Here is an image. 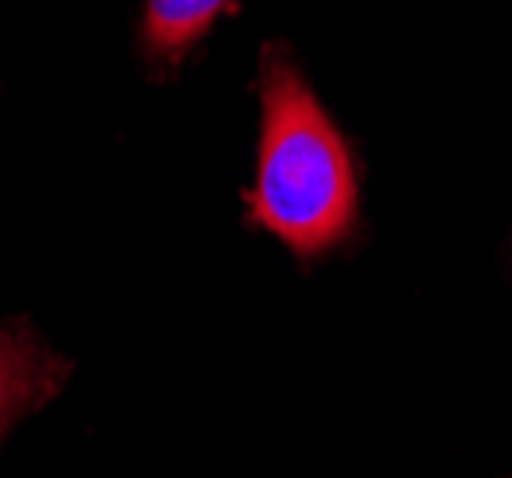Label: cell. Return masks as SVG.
Returning <instances> with one entry per match:
<instances>
[{
    "label": "cell",
    "instance_id": "1",
    "mask_svg": "<svg viewBox=\"0 0 512 478\" xmlns=\"http://www.w3.org/2000/svg\"><path fill=\"white\" fill-rule=\"evenodd\" d=\"M360 176L341 127L321 108L287 50L260 62V146L249 222L299 261H318L356 234Z\"/></svg>",
    "mask_w": 512,
    "mask_h": 478
},
{
    "label": "cell",
    "instance_id": "2",
    "mask_svg": "<svg viewBox=\"0 0 512 478\" xmlns=\"http://www.w3.org/2000/svg\"><path fill=\"white\" fill-rule=\"evenodd\" d=\"M69 375V364L27 326H0V440L23 413L50 402Z\"/></svg>",
    "mask_w": 512,
    "mask_h": 478
},
{
    "label": "cell",
    "instance_id": "3",
    "mask_svg": "<svg viewBox=\"0 0 512 478\" xmlns=\"http://www.w3.org/2000/svg\"><path fill=\"white\" fill-rule=\"evenodd\" d=\"M234 8V0H146L142 46L153 62H180L195 43L207 39L214 23Z\"/></svg>",
    "mask_w": 512,
    "mask_h": 478
}]
</instances>
